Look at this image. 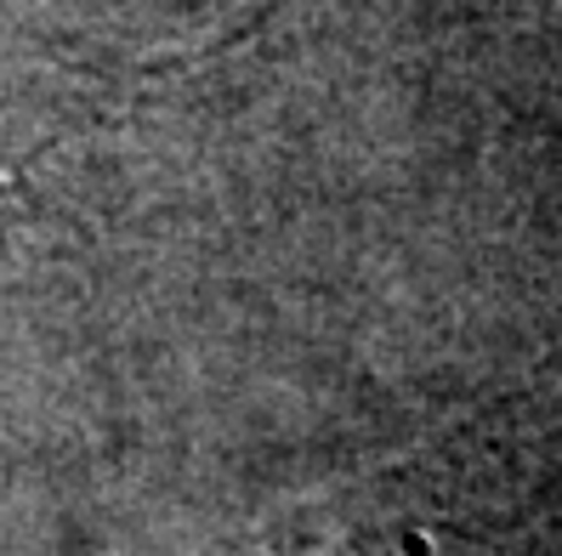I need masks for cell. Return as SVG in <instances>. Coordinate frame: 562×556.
Instances as JSON below:
<instances>
[{"label":"cell","instance_id":"1","mask_svg":"<svg viewBox=\"0 0 562 556\" xmlns=\"http://www.w3.org/2000/svg\"><path fill=\"white\" fill-rule=\"evenodd\" d=\"M29 227V177L23 171H0V279L18 261V239Z\"/></svg>","mask_w":562,"mask_h":556}]
</instances>
